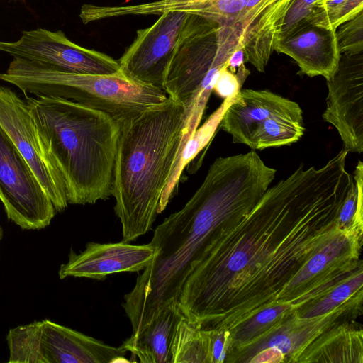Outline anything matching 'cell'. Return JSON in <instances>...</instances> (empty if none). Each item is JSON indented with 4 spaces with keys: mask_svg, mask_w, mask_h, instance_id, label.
Instances as JSON below:
<instances>
[{
    "mask_svg": "<svg viewBox=\"0 0 363 363\" xmlns=\"http://www.w3.org/2000/svg\"><path fill=\"white\" fill-rule=\"evenodd\" d=\"M294 1L261 0L239 19L237 28L245 62L258 72H264Z\"/></svg>",
    "mask_w": 363,
    "mask_h": 363,
    "instance_id": "e0dca14e",
    "label": "cell"
},
{
    "mask_svg": "<svg viewBox=\"0 0 363 363\" xmlns=\"http://www.w3.org/2000/svg\"><path fill=\"white\" fill-rule=\"evenodd\" d=\"M238 48L237 39L226 27L188 13L168 62L162 89L186 108L202 82L225 66Z\"/></svg>",
    "mask_w": 363,
    "mask_h": 363,
    "instance_id": "8992f818",
    "label": "cell"
},
{
    "mask_svg": "<svg viewBox=\"0 0 363 363\" xmlns=\"http://www.w3.org/2000/svg\"><path fill=\"white\" fill-rule=\"evenodd\" d=\"M335 31L340 55L363 52V11L340 25Z\"/></svg>",
    "mask_w": 363,
    "mask_h": 363,
    "instance_id": "4316f807",
    "label": "cell"
},
{
    "mask_svg": "<svg viewBox=\"0 0 363 363\" xmlns=\"http://www.w3.org/2000/svg\"><path fill=\"white\" fill-rule=\"evenodd\" d=\"M184 111L167 97L119 123L111 196L123 241L152 228L180 145Z\"/></svg>",
    "mask_w": 363,
    "mask_h": 363,
    "instance_id": "3957f363",
    "label": "cell"
},
{
    "mask_svg": "<svg viewBox=\"0 0 363 363\" xmlns=\"http://www.w3.org/2000/svg\"><path fill=\"white\" fill-rule=\"evenodd\" d=\"M232 99H225L221 106L198 128L184 145L180 155L175 159L169 176L162 191L158 208L162 213L177 191L184 169L210 141L220 122L225 108Z\"/></svg>",
    "mask_w": 363,
    "mask_h": 363,
    "instance_id": "44dd1931",
    "label": "cell"
},
{
    "mask_svg": "<svg viewBox=\"0 0 363 363\" xmlns=\"http://www.w3.org/2000/svg\"><path fill=\"white\" fill-rule=\"evenodd\" d=\"M362 286L363 268H361L333 288L297 308L294 314L300 318L325 314L363 293Z\"/></svg>",
    "mask_w": 363,
    "mask_h": 363,
    "instance_id": "cb8c5ba5",
    "label": "cell"
},
{
    "mask_svg": "<svg viewBox=\"0 0 363 363\" xmlns=\"http://www.w3.org/2000/svg\"><path fill=\"white\" fill-rule=\"evenodd\" d=\"M342 148L324 166L269 187L240 220L217 230L192 263L177 304L201 328L230 330L279 303L294 277L340 230L337 218L353 175Z\"/></svg>",
    "mask_w": 363,
    "mask_h": 363,
    "instance_id": "6da1fadb",
    "label": "cell"
},
{
    "mask_svg": "<svg viewBox=\"0 0 363 363\" xmlns=\"http://www.w3.org/2000/svg\"><path fill=\"white\" fill-rule=\"evenodd\" d=\"M354 184L345 198L337 218V227L343 231L363 235V164L359 161L353 175Z\"/></svg>",
    "mask_w": 363,
    "mask_h": 363,
    "instance_id": "484cf974",
    "label": "cell"
},
{
    "mask_svg": "<svg viewBox=\"0 0 363 363\" xmlns=\"http://www.w3.org/2000/svg\"><path fill=\"white\" fill-rule=\"evenodd\" d=\"M304 131L303 121L284 116L271 117L256 131L251 149L262 150L289 145L301 139Z\"/></svg>",
    "mask_w": 363,
    "mask_h": 363,
    "instance_id": "d4e9b609",
    "label": "cell"
},
{
    "mask_svg": "<svg viewBox=\"0 0 363 363\" xmlns=\"http://www.w3.org/2000/svg\"><path fill=\"white\" fill-rule=\"evenodd\" d=\"M184 317L177 303H172L144 328L132 333L121 346L141 363H171L174 337Z\"/></svg>",
    "mask_w": 363,
    "mask_h": 363,
    "instance_id": "d6986e66",
    "label": "cell"
},
{
    "mask_svg": "<svg viewBox=\"0 0 363 363\" xmlns=\"http://www.w3.org/2000/svg\"><path fill=\"white\" fill-rule=\"evenodd\" d=\"M0 201L7 218L23 230L47 227L56 213L30 167L1 128Z\"/></svg>",
    "mask_w": 363,
    "mask_h": 363,
    "instance_id": "9c48e42d",
    "label": "cell"
},
{
    "mask_svg": "<svg viewBox=\"0 0 363 363\" xmlns=\"http://www.w3.org/2000/svg\"><path fill=\"white\" fill-rule=\"evenodd\" d=\"M1 237H2V230H1V228L0 227V240L1 239Z\"/></svg>",
    "mask_w": 363,
    "mask_h": 363,
    "instance_id": "e575fe53",
    "label": "cell"
},
{
    "mask_svg": "<svg viewBox=\"0 0 363 363\" xmlns=\"http://www.w3.org/2000/svg\"><path fill=\"white\" fill-rule=\"evenodd\" d=\"M209 331L210 363H224L230 350V330L220 326L207 328Z\"/></svg>",
    "mask_w": 363,
    "mask_h": 363,
    "instance_id": "f546056e",
    "label": "cell"
},
{
    "mask_svg": "<svg viewBox=\"0 0 363 363\" xmlns=\"http://www.w3.org/2000/svg\"><path fill=\"white\" fill-rule=\"evenodd\" d=\"M0 128L26 160L56 212L68 206L65 184L40 138L25 99L0 83Z\"/></svg>",
    "mask_w": 363,
    "mask_h": 363,
    "instance_id": "ba28073f",
    "label": "cell"
},
{
    "mask_svg": "<svg viewBox=\"0 0 363 363\" xmlns=\"http://www.w3.org/2000/svg\"><path fill=\"white\" fill-rule=\"evenodd\" d=\"M157 251L150 243L132 245L128 242H88L79 254L71 250L67 263L60 266L59 277H84L103 280L112 274L137 272L145 269Z\"/></svg>",
    "mask_w": 363,
    "mask_h": 363,
    "instance_id": "9a60e30c",
    "label": "cell"
},
{
    "mask_svg": "<svg viewBox=\"0 0 363 363\" xmlns=\"http://www.w3.org/2000/svg\"><path fill=\"white\" fill-rule=\"evenodd\" d=\"M248 363H285V356L277 348L269 347L256 353Z\"/></svg>",
    "mask_w": 363,
    "mask_h": 363,
    "instance_id": "1f68e13d",
    "label": "cell"
},
{
    "mask_svg": "<svg viewBox=\"0 0 363 363\" xmlns=\"http://www.w3.org/2000/svg\"><path fill=\"white\" fill-rule=\"evenodd\" d=\"M6 342L10 363H111L126 352L49 320L10 329Z\"/></svg>",
    "mask_w": 363,
    "mask_h": 363,
    "instance_id": "52a82bcc",
    "label": "cell"
},
{
    "mask_svg": "<svg viewBox=\"0 0 363 363\" xmlns=\"http://www.w3.org/2000/svg\"><path fill=\"white\" fill-rule=\"evenodd\" d=\"M0 80L25 96L60 98L102 111L118 123L167 99L157 86L138 82L121 69L111 74H84L53 66L13 58Z\"/></svg>",
    "mask_w": 363,
    "mask_h": 363,
    "instance_id": "5b68a950",
    "label": "cell"
},
{
    "mask_svg": "<svg viewBox=\"0 0 363 363\" xmlns=\"http://www.w3.org/2000/svg\"><path fill=\"white\" fill-rule=\"evenodd\" d=\"M260 199L252 179L233 164L215 162L191 199L154 231L157 253L122 304L136 333L165 306L177 303L192 263L215 232L245 217Z\"/></svg>",
    "mask_w": 363,
    "mask_h": 363,
    "instance_id": "7a4b0ae2",
    "label": "cell"
},
{
    "mask_svg": "<svg viewBox=\"0 0 363 363\" xmlns=\"http://www.w3.org/2000/svg\"><path fill=\"white\" fill-rule=\"evenodd\" d=\"M317 1L318 0H294L284 18L279 39L310 23L309 21Z\"/></svg>",
    "mask_w": 363,
    "mask_h": 363,
    "instance_id": "f1b7e54d",
    "label": "cell"
},
{
    "mask_svg": "<svg viewBox=\"0 0 363 363\" xmlns=\"http://www.w3.org/2000/svg\"><path fill=\"white\" fill-rule=\"evenodd\" d=\"M0 51L13 58L41 62L77 74H111L120 70L118 60L73 43L62 30L38 28L23 31L16 41H0Z\"/></svg>",
    "mask_w": 363,
    "mask_h": 363,
    "instance_id": "8fae6325",
    "label": "cell"
},
{
    "mask_svg": "<svg viewBox=\"0 0 363 363\" xmlns=\"http://www.w3.org/2000/svg\"><path fill=\"white\" fill-rule=\"evenodd\" d=\"M274 50L291 57L301 73L328 79L336 71L340 52L336 31L307 23L279 38Z\"/></svg>",
    "mask_w": 363,
    "mask_h": 363,
    "instance_id": "ac0fdd59",
    "label": "cell"
},
{
    "mask_svg": "<svg viewBox=\"0 0 363 363\" xmlns=\"http://www.w3.org/2000/svg\"><path fill=\"white\" fill-rule=\"evenodd\" d=\"M171 363H210L208 329L201 328L184 317L174 337Z\"/></svg>",
    "mask_w": 363,
    "mask_h": 363,
    "instance_id": "603a6c76",
    "label": "cell"
},
{
    "mask_svg": "<svg viewBox=\"0 0 363 363\" xmlns=\"http://www.w3.org/2000/svg\"><path fill=\"white\" fill-rule=\"evenodd\" d=\"M363 11V0H346L330 11L315 16L309 23L330 30L353 18Z\"/></svg>",
    "mask_w": 363,
    "mask_h": 363,
    "instance_id": "83f0119b",
    "label": "cell"
},
{
    "mask_svg": "<svg viewBox=\"0 0 363 363\" xmlns=\"http://www.w3.org/2000/svg\"><path fill=\"white\" fill-rule=\"evenodd\" d=\"M242 83L237 74L225 65L220 69L213 91L224 99H233L240 90Z\"/></svg>",
    "mask_w": 363,
    "mask_h": 363,
    "instance_id": "4dcf8cb0",
    "label": "cell"
},
{
    "mask_svg": "<svg viewBox=\"0 0 363 363\" xmlns=\"http://www.w3.org/2000/svg\"><path fill=\"white\" fill-rule=\"evenodd\" d=\"M325 121L337 129L348 152L363 151V52L340 55L337 68L326 79Z\"/></svg>",
    "mask_w": 363,
    "mask_h": 363,
    "instance_id": "7c38bea8",
    "label": "cell"
},
{
    "mask_svg": "<svg viewBox=\"0 0 363 363\" xmlns=\"http://www.w3.org/2000/svg\"><path fill=\"white\" fill-rule=\"evenodd\" d=\"M245 57L244 50L242 48H238L229 57L226 66L233 72L245 66Z\"/></svg>",
    "mask_w": 363,
    "mask_h": 363,
    "instance_id": "d6a6232c",
    "label": "cell"
},
{
    "mask_svg": "<svg viewBox=\"0 0 363 363\" xmlns=\"http://www.w3.org/2000/svg\"><path fill=\"white\" fill-rule=\"evenodd\" d=\"M363 293L356 295L343 305L321 315L300 318L294 313L281 325L253 343L230 350L224 363H248L259 351L269 347L279 350L285 363L295 362L299 354L318 336L340 323L343 318L362 308Z\"/></svg>",
    "mask_w": 363,
    "mask_h": 363,
    "instance_id": "5bb4252c",
    "label": "cell"
},
{
    "mask_svg": "<svg viewBox=\"0 0 363 363\" xmlns=\"http://www.w3.org/2000/svg\"><path fill=\"white\" fill-rule=\"evenodd\" d=\"M25 100L62 176L68 203L94 204L111 196L119 123L63 99L26 96Z\"/></svg>",
    "mask_w": 363,
    "mask_h": 363,
    "instance_id": "277c9868",
    "label": "cell"
},
{
    "mask_svg": "<svg viewBox=\"0 0 363 363\" xmlns=\"http://www.w3.org/2000/svg\"><path fill=\"white\" fill-rule=\"evenodd\" d=\"M345 1L346 0H318L314 6L311 18L315 16L332 11Z\"/></svg>",
    "mask_w": 363,
    "mask_h": 363,
    "instance_id": "836d02e7",
    "label": "cell"
},
{
    "mask_svg": "<svg viewBox=\"0 0 363 363\" xmlns=\"http://www.w3.org/2000/svg\"><path fill=\"white\" fill-rule=\"evenodd\" d=\"M188 13L168 11L150 27L139 29L118 60L130 79L162 89L165 71Z\"/></svg>",
    "mask_w": 363,
    "mask_h": 363,
    "instance_id": "4fadbf2b",
    "label": "cell"
},
{
    "mask_svg": "<svg viewBox=\"0 0 363 363\" xmlns=\"http://www.w3.org/2000/svg\"><path fill=\"white\" fill-rule=\"evenodd\" d=\"M363 363V330L338 323L318 336L294 363Z\"/></svg>",
    "mask_w": 363,
    "mask_h": 363,
    "instance_id": "ffe728a7",
    "label": "cell"
},
{
    "mask_svg": "<svg viewBox=\"0 0 363 363\" xmlns=\"http://www.w3.org/2000/svg\"><path fill=\"white\" fill-rule=\"evenodd\" d=\"M274 116L303 121L302 110L296 102L269 90L244 89L230 101L220 123L234 143L251 148L256 131Z\"/></svg>",
    "mask_w": 363,
    "mask_h": 363,
    "instance_id": "2e32d148",
    "label": "cell"
},
{
    "mask_svg": "<svg viewBox=\"0 0 363 363\" xmlns=\"http://www.w3.org/2000/svg\"><path fill=\"white\" fill-rule=\"evenodd\" d=\"M294 311L295 307L287 302L259 311L230 330L229 351L250 345L267 335L292 315Z\"/></svg>",
    "mask_w": 363,
    "mask_h": 363,
    "instance_id": "7402d4cb",
    "label": "cell"
},
{
    "mask_svg": "<svg viewBox=\"0 0 363 363\" xmlns=\"http://www.w3.org/2000/svg\"><path fill=\"white\" fill-rule=\"evenodd\" d=\"M362 245V236L340 230L305 263L288 284L279 303H289L296 310L363 268Z\"/></svg>",
    "mask_w": 363,
    "mask_h": 363,
    "instance_id": "30bf717a",
    "label": "cell"
}]
</instances>
